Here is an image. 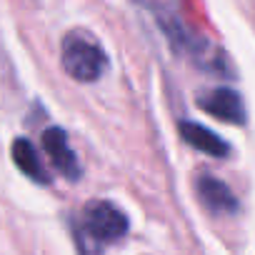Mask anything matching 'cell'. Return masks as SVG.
<instances>
[{"label": "cell", "instance_id": "cell-5", "mask_svg": "<svg viewBox=\"0 0 255 255\" xmlns=\"http://www.w3.org/2000/svg\"><path fill=\"white\" fill-rule=\"evenodd\" d=\"M195 190H198V200L215 215H235L238 213V200L233 195V190L213 178L210 173H200L195 180Z\"/></svg>", "mask_w": 255, "mask_h": 255}, {"label": "cell", "instance_id": "cell-4", "mask_svg": "<svg viewBox=\"0 0 255 255\" xmlns=\"http://www.w3.org/2000/svg\"><path fill=\"white\" fill-rule=\"evenodd\" d=\"M198 108L208 115L228 123V125H243L245 123V105L243 98L230 88H213L198 95Z\"/></svg>", "mask_w": 255, "mask_h": 255}, {"label": "cell", "instance_id": "cell-2", "mask_svg": "<svg viewBox=\"0 0 255 255\" xmlns=\"http://www.w3.org/2000/svg\"><path fill=\"white\" fill-rule=\"evenodd\" d=\"M128 215L115 208L110 200H90L80 215V233L93 243V250H103L113 243H120L128 235Z\"/></svg>", "mask_w": 255, "mask_h": 255}, {"label": "cell", "instance_id": "cell-6", "mask_svg": "<svg viewBox=\"0 0 255 255\" xmlns=\"http://www.w3.org/2000/svg\"><path fill=\"white\" fill-rule=\"evenodd\" d=\"M178 130H180V138L190 148H195V150H200V153H205L210 158H228L230 155V145L220 135H215L213 130H208L205 125H200V123L180 120Z\"/></svg>", "mask_w": 255, "mask_h": 255}, {"label": "cell", "instance_id": "cell-7", "mask_svg": "<svg viewBox=\"0 0 255 255\" xmlns=\"http://www.w3.org/2000/svg\"><path fill=\"white\" fill-rule=\"evenodd\" d=\"M10 153H13V163L20 168V173H25V175H28L30 180H35V183H43V185L50 183V175H48L45 168L40 165V155H38L35 145H33L28 138H15Z\"/></svg>", "mask_w": 255, "mask_h": 255}, {"label": "cell", "instance_id": "cell-1", "mask_svg": "<svg viewBox=\"0 0 255 255\" xmlns=\"http://www.w3.org/2000/svg\"><path fill=\"white\" fill-rule=\"evenodd\" d=\"M63 70L78 83H95L108 73L105 50L83 30H70L60 43Z\"/></svg>", "mask_w": 255, "mask_h": 255}, {"label": "cell", "instance_id": "cell-3", "mask_svg": "<svg viewBox=\"0 0 255 255\" xmlns=\"http://www.w3.org/2000/svg\"><path fill=\"white\" fill-rule=\"evenodd\" d=\"M40 145H43L48 160L53 163V168L63 178H68L70 183H75L80 178L83 168H80V163H78V158H75V153L68 143V133L63 128H45L43 135H40Z\"/></svg>", "mask_w": 255, "mask_h": 255}]
</instances>
